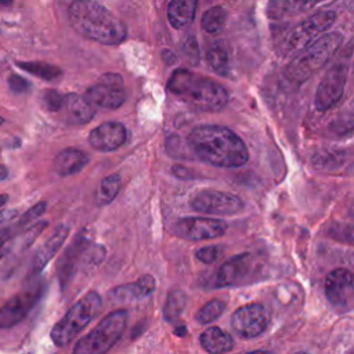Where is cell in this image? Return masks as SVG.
<instances>
[{
    "label": "cell",
    "mask_w": 354,
    "mask_h": 354,
    "mask_svg": "<svg viewBox=\"0 0 354 354\" xmlns=\"http://www.w3.org/2000/svg\"><path fill=\"white\" fill-rule=\"evenodd\" d=\"M68 18L71 26L80 36L101 44H119L127 36L124 24L94 0L72 1Z\"/></svg>",
    "instance_id": "obj_2"
},
{
    "label": "cell",
    "mask_w": 354,
    "mask_h": 354,
    "mask_svg": "<svg viewBox=\"0 0 354 354\" xmlns=\"http://www.w3.org/2000/svg\"><path fill=\"white\" fill-rule=\"evenodd\" d=\"M122 185V180L119 174H109L104 177L95 191V201L98 205H108L111 203L116 195L119 194Z\"/></svg>",
    "instance_id": "obj_27"
},
{
    "label": "cell",
    "mask_w": 354,
    "mask_h": 354,
    "mask_svg": "<svg viewBox=\"0 0 354 354\" xmlns=\"http://www.w3.org/2000/svg\"><path fill=\"white\" fill-rule=\"evenodd\" d=\"M342 41L343 36L339 32H329L318 36L314 41L296 53V57L286 65V77L295 83L308 80L332 58Z\"/></svg>",
    "instance_id": "obj_4"
},
{
    "label": "cell",
    "mask_w": 354,
    "mask_h": 354,
    "mask_svg": "<svg viewBox=\"0 0 354 354\" xmlns=\"http://www.w3.org/2000/svg\"><path fill=\"white\" fill-rule=\"evenodd\" d=\"M227 223L218 218L207 217H185L178 220L173 231L177 236L188 241L216 239L225 234Z\"/></svg>",
    "instance_id": "obj_14"
},
{
    "label": "cell",
    "mask_w": 354,
    "mask_h": 354,
    "mask_svg": "<svg viewBox=\"0 0 354 354\" xmlns=\"http://www.w3.org/2000/svg\"><path fill=\"white\" fill-rule=\"evenodd\" d=\"M17 65L22 71H25L33 76H37L43 80H55L62 76V71L57 65H53L48 62L26 61V62H17Z\"/></svg>",
    "instance_id": "obj_25"
},
{
    "label": "cell",
    "mask_w": 354,
    "mask_h": 354,
    "mask_svg": "<svg viewBox=\"0 0 354 354\" xmlns=\"http://www.w3.org/2000/svg\"><path fill=\"white\" fill-rule=\"evenodd\" d=\"M188 149L202 162L217 167H241L249 159L242 138L218 124H202L188 136Z\"/></svg>",
    "instance_id": "obj_1"
},
{
    "label": "cell",
    "mask_w": 354,
    "mask_h": 354,
    "mask_svg": "<svg viewBox=\"0 0 354 354\" xmlns=\"http://www.w3.org/2000/svg\"><path fill=\"white\" fill-rule=\"evenodd\" d=\"M88 246L90 243L84 238V235H77L73 239V242L68 246V249L64 252L61 260L58 261V270H57L59 283L62 288H65L71 281V278L73 277L77 261L82 257V254L88 249Z\"/></svg>",
    "instance_id": "obj_17"
},
{
    "label": "cell",
    "mask_w": 354,
    "mask_h": 354,
    "mask_svg": "<svg viewBox=\"0 0 354 354\" xmlns=\"http://www.w3.org/2000/svg\"><path fill=\"white\" fill-rule=\"evenodd\" d=\"M88 144L102 152H109L120 148L127 140V130L120 122L108 120L94 127L88 134Z\"/></svg>",
    "instance_id": "obj_16"
},
{
    "label": "cell",
    "mask_w": 354,
    "mask_h": 354,
    "mask_svg": "<svg viewBox=\"0 0 354 354\" xmlns=\"http://www.w3.org/2000/svg\"><path fill=\"white\" fill-rule=\"evenodd\" d=\"M8 84H10V88L17 94L26 93L30 88V83L19 75H11L8 79Z\"/></svg>",
    "instance_id": "obj_36"
},
{
    "label": "cell",
    "mask_w": 354,
    "mask_h": 354,
    "mask_svg": "<svg viewBox=\"0 0 354 354\" xmlns=\"http://www.w3.org/2000/svg\"><path fill=\"white\" fill-rule=\"evenodd\" d=\"M46 206H47L46 202H39V203H36L35 206H32L30 209H28V210L18 218V221H15V224L18 225V228L25 227L26 224H29V223L35 221L36 218H39V216H41V214L44 213Z\"/></svg>",
    "instance_id": "obj_32"
},
{
    "label": "cell",
    "mask_w": 354,
    "mask_h": 354,
    "mask_svg": "<svg viewBox=\"0 0 354 354\" xmlns=\"http://www.w3.org/2000/svg\"><path fill=\"white\" fill-rule=\"evenodd\" d=\"M189 205L196 212L218 216H232L243 209V202L239 196L216 189H202L196 192Z\"/></svg>",
    "instance_id": "obj_11"
},
{
    "label": "cell",
    "mask_w": 354,
    "mask_h": 354,
    "mask_svg": "<svg viewBox=\"0 0 354 354\" xmlns=\"http://www.w3.org/2000/svg\"><path fill=\"white\" fill-rule=\"evenodd\" d=\"M322 0H271L270 11L274 15H293L314 7Z\"/></svg>",
    "instance_id": "obj_26"
},
{
    "label": "cell",
    "mask_w": 354,
    "mask_h": 354,
    "mask_svg": "<svg viewBox=\"0 0 354 354\" xmlns=\"http://www.w3.org/2000/svg\"><path fill=\"white\" fill-rule=\"evenodd\" d=\"M127 324V311L116 310L106 314L98 325L80 337L73 347L75 354H102L122 337Z\"/></svg>",
    "instance_id": "obj_6"
},
{
    "label": "cell",
    "mask_w": 354,
    "mask_h": 354,
    "mask_svg": "<svg viewBox=\"0 0 354 354\" xmlns=\"http://www.w3.org/2000/svg\"><path fill=\"white\" fill-rule=\"evenodd\" d=\"M17 231H18V225L12 221L0 227V260L7 253L10 242L14 238V235L17 234Z\"/></svg>",
    "instance_id": "obj_31"
},
{
    "label": "cell",
    "mask_w": 354,
    "mask_h": 354,
    "mask_svg": "<svg viewBox=\"0 0 354 354\" xmlns=\"http://www.w3.org/2000/svg\"><path fill=\"white\" fill-rule=\"evenodd\" d=\"M223 248L218 246V245H212V246H206V248H202L196 252V259L201 260L202 263H206V264H212L214 261H217L221 254H223Z\"/></svg>",
    "instance_id": "obj_33"
},
{
    "label": "cell",
    "mask_w": 354,
    "mask_h": 354,
    "mask_svg": "<svg viewBox=\"0 0 354 354\" xmlns=\"http://www.w3.org/2000/svg\"><path fill=\"white\" fill-rule=\"evenodd\" d=\"M43 293V285L36 283L12 296L0 307V328H12L22 322Z\"/></svg>",
    "instance_id": "obj_13"
},
{
    "label": "cell",
    "mask_w": 354,
    "mask_h": 354,
    "mask_svg": "<svg viewBox=\"0 0 354 354\" xmlns=\"http://www.w3.org/2000/svg\"><path fill=\"white\" fill-rule=\"evenodd\" d=\"M181 48H183L184 55L188 58V61L195 65L198 62V58H199V50H198V44H196L195 37L194 36L185 37V40L183 41Z\"/></svg>",
    "instance_id": "obj_35"
},
{
    "label": "cell",
    "mask_w": 354,
    "mask_h": 354,
    "mask_svg": "<svg viewBox=\"0 0 354 354\" xmlns=\"http://www.w3.org/2000/svg\"><path fill=\"white\" fill-rule=\"evenodd\" d=\"M68 234H69V227L65 224H61L55 228V231L36 250L32 260V274H39L48 264V261L54 257V254L59 250V248L65 242Z\"/></svg>",
    "instance_id": "obj_18"
},
{
    "label": "cell",
    "mask_w": 354,
    "mask_h": 354,
    "mask_svg": "<svg viewBox=\"0 0 354 354\" xmlns=\"http://www.w3.org/2000/svg\"><path fill=\"white\" fill-rule=\"evenodd\" d=\"M88 155L77 148H65L57 153L54 159V170L59 176H72L80 171L87 163Z\"/></svg>",
    "instance_id": "obj_21"
},
{
    "label": "cell",
    "mask_w": 354,
    "mask_h": 354,
    "mask_svg": "<svg viewBox=\"0 0 354 354\" xmlns=\"http://www.w3.org/2000/svg\"><path fill=\"white\" fill-rule=\"evenodd\" d=\"M101 306L102 300L97 292L86 293L53 326L51 340L54 344L58 347L69 344L97 317Z\"/></svg>",
    "instance_id": "obj_5"
},
{
    "label": "cell",
    "mask_w": 354,
    "mask_h": 354,
    "mask_svg": "<svg viewBox=\"0 0 354 354\" xmlns=\"http://www.w3.org/2000/svg\"><path fill=\"white\" fill-rule=\"evenodd\" d=\"M155 286H156L155 278L149 274H145V275H141L136 282L116 286L113 290L109 292V296H112L115 300H119V301L138 300L149 296L155 290Z\"/></svg>",
    "instance_id": "obj_20"
},
{
    "label": "cell",
    "mask_w": 354,
    "mask_h": 354,
    "mask_svg": "<svg viewBox=\"0 0 354 354\" xmlns=\"http://www.w3.org/2000/svg\"><path fill=\"white\" fill-rule=\"evenodd\" d=\"M224 308H225V303L223 300L213 299L196 311L195 319L199 324H210V322L216 321L223 314Z\"/></svg>",
    "instance_id": "obj_30"
},
{
    "label": "cell",
    "mask_w": 354,
    "mask_h": 354,
    "mask_svg": "<svg viewBox=\"0 0 354 354\" xmlns=\"http://www.w3.org/2000/svg\"><path fill=\"white\" fill-rule=\"evenodd\" d=\"M18 216V212L15 209H10V210H3L0 212V227L10 223V221H14V218Z\"/></svg>",
    "instance_id": "obj_37"
},
{
    "label": "cell",
    "mask_w": 354,
    "mask_h": 354,
    "mask_svg": "<svg viewBox=\"0 0 354 354\" xmlns=\"http://www.w3.org/2000/svg\"><path fill=\"white\" fill-rule=\"evenodd\" d=\"M7 201H8V195H6V194L0 195V209L7 203Z\"/></svg>",
    "instance_id": "obj_39"
},
{
    "label": "cell",
    "mask_w": 354,
    "mask_h": 354,
    "mask_svg": "<svg viewBox=\"0 0 354 354\" xmlns=\"http://www.w3.org/2000/svg\"><path fill=\"white\" fill-rule=\"evenodd\" d=\"M271 319L270 311L260 303H249L238 310L231 317V326L241 337L252 339L261 335Z\"/></svg>",
    "instance_id": "obj_12"
},
{
    "label": "cell",
    "mask_w": 354,
    "mask_h": 354,
    "mask_svg": "<svg viewBox=\"0 0 354 354\" xmlns=\"http://www.w3.org/2000/svg\"><path fill=\"white\" fill-rule=\"evenodd\" d=\"M12 3V0H0V7H7Z\"/></svg>",
    "instance_id": "obj_40"
},
{
    "label": "cell",
    "mask_w": 354,
    "mask_h": 354,
    "mask_svg": "<svg viewBox=\"0 0 354 354\" xmlns=\"http://www.w3.org/2000/svg\"><path fill=\"white\" fill-rule=\"evenodd\" d=\"M347 73L348 66L344 62H337L328 69V72L319 82L314 97V105L318 111L325 112L333 108L340 101L344 93Z\"/></svg>",
    "instance_id": "obj_10"
},
{
    "label": "cell",
    "mask_w": 354,
    "mask_h": 354,
    "mask_svg": "<svg viewBox=\"0 0 354 354\" xmlns=\"http://www.w3.org/2000/svg\"><path fill=\"white\" fill-rule=\"evenodd\" d=\"M225 21H227V11L223 7L216 6V7H210L203 12L201 25L203 30L207 33H218L224 28Z\"/></svg>",
    "instance_id": "obj_29"
},
{
    "label": "cell",
    "mask_w": 354,
    "mask_h": 354,
    "mask_svg": "<svg viewBox=\"0 0 354 354\" xmlns=\"http://www.w3.org/2000/svg\"><path fill=\"white\" fill-rule=\"evenodd\" d=\"M3 123H4V119H3V118H1V116H0V126H1V124H3Z\"/></svg>",
    "instance_id": "obj_41"
},
{
    "label": "cell",
    "mask_w": 354,
    "mask_h": 354,
    "mask_svg": "<svg viewBox=\"0 0 354 354\" xmlns=\"http://www.w3.org/2000/svg\"><path fill=\"white\" fill-rule=\"evenodd\" d=\"M8 176V169L4 165H0V181L6 180Z\"/></svg>",
    "instance_id": "obj_38"
},
{
    "label": "cell",
    "mask_w": 354,
    "mask_h": 354,
    "mask_svg": "<svg viewBox=\"0 0 354 354\" xmlns=\"http://www.w3.org/2000/svg\"><path fill=\"white\" fill-rule=\"evenodd\" d=\"M62 112L64 119L69 123L84 124L94 118V106L82 95L69 93L64 95L62 106L59 109Z\"/></svg>",
    "instance_id": "obj_19"
},
{
    "label": "cell",
    "mask_w": 354,
    "mask_h": 354,
    "mask_svg": "<svg viewBox=\"0 0 354 354\" xmlns=\"http://www.w3.org/2000/svg\"><path fill=\"white\" fill-rule=\"evenodd\" d=\"M62 101H64V95L55 90H47L43 95L44 108L50 112H59L62 106Z\"/></svg>",
    "instance_id": "obj_34"
},
{
    "label": "cell",
    "mask_w": 354,
    "mask_h": 354,
    "mask_svg": "<svg viewBox=\"0 0 354 354\" xmlns=\"http://www.w3.org/2000/svg\"><path fill=\"white\" fill-rule=\"evenodd\" d=\"M185 304H187V295L181 289L170 290L163 307L165 319L169 322H173L174 319H177L183 314Z\"/></svg>",
    "instance_id": "obj_28"
},
{
    "label": "cell",
    "mask_w": 354,
    "mask_h": 354,
    "mask_svg": "<svg viewBox=\"0 0 354 354\" xmlns=\"http://www.w3.org/2000/svg\"><path fill=\"white\" fill-rule=\"evenodd\" d=\"M198 0H171L167 7V18L174 29L188 26L196 12Z\"/></svg>",
    "instance_id": "obj_22"
},
{
    "label": "cell",
    "mask_w": 354,
    "mask_h": 354,
    "mask_svg": "<svg viewBox=\"0 0 354 354\" xmlns=\"http://www.w3.org/2000/svg\"><path fill=\"white\" fill-rule=\"evenodd\" d=\"M261 264L253 253H241L221 264L216 272L217 288H236L250 283L260 275Z\"/></svg>",
    "instance_id": "obj_8"
},
{
    "label": "cell",
    "mask_w": 354,
    "mask_h": 354,
    "mask_svg": "<svg viewBox=\"0 0 354 354\" xmlns=\"http://www.w3.org/2000/svg\"><path fill=\"white\" fill-rule=\"evenodd\" d=\"M199 342L203 350L212 354L227 353L234 347L232 337L218 326H210L206 330H203L199 337Z\"/></svg>",
    "instance_id": "obj_23"
},
{
    "label": "cell",
    "mask_w": 354,
    "mask_h": 354,
    "mask_svg": "<svg viewBox=\"0 0 354 354\" xmlns=\"http://www.w3.org/2000/svg\"><path fill=\"white\" fill-rule=\"evenodd\" d=\"M336 14L330 10H324L313 14L303 22H300L285 39L281 46V54L283 57L295 55L301 48L314 41L321 33H324L333 22Z\"/></svg>",
    "instance_id": "obj_7"
},
{
    "label": "cell",
    "mask_w": 354,
    "mask_h": 354,
    "mask_svg": "<svg viewBox=\"0 0 354 354\" xmlns=\"http://www.w3.org/2000/svg\"><path fill=\"white\" fill-rule=\"evenodd\" d=\"M93 106L116 109L126 101V88L122 75L108 72L100 76L98 82L90 86L83 95Z\"/></svg>",
    "instance_id": "obj_9"
},
{
    "label": "cell",
    "mask_w": 354,
    "mask_h": 354,
    "mask_svg": "<svg viewBox=\"0 0 354 354\" xmlns=\"http://www.w3.org/2000/svg\"><path fill=\"white\" fill-rule=\"evenodd\" d=\"M206 58L210 68L220 76H228L230 73V57L223 43L214 41L206 51Z\"/></svg>",
    "instance_id": "obj_24"
},
{
    "label": "cell",
    "mask_w": 354,
    "mask_h": 354,
    "mask_svg": "<svg viewBox=\"0 0 354 354\" xmlns=\"http://www.w3.org/2000/svg\"><path fill=\"white\" fill-rule=\"evenodd\" d=\"M167 88L178 101L199 112H217L228 102V93L220 83L184 68L171 73Z\"/></svg>",
    "instance_id": "obj_3"
},
{
    "label": "cell",
    "mask_w": 354,
    "mask_h": 354,
    "mask_svg": "<svg viewBox=\"0 0 354 354\" xmlns=\"http://www.w3.org/2000/svg\"><path fill=\"white\" fill-rule=\"evenodd\" d=\"M353 288V274L346 268H336L330 271L325 279L326 299L340 311L351 310L354 299Z\"/></svg>",
    "instance_id": "obj_15"
}]
</instances>
